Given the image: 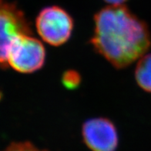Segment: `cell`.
Here are the masks:
<instances>
[{
	"label": "cell",
	"instance_id": "6da1fadb",
	"mask_svg": "<svg viewBox=\"0 0 151 151\" xmlns=\"http://www.w3.org/2000/svg\"><path fill=\"white\" fill-rule=\"evenodd\" d=\"M93 20L90 44L113 67H128L150 50L147 24L125 5H108L96 13Z\"/></svg>",
	"mask_w": 151,
	"mask_h": 151
},
{
	"label": "cell",
	"instance_id": "7a4b0ae2",
	"mask_svg": "<svg viewBox=\"0 0 151 151\" xmlns=\"http://www.w3.org/2000/svg\"><path fill=\"white\" fill-rule=\"evenodd\" d=\"M35 27L43 42L58 47L66 43L71 38L74 20L63 8L59 6H49L38 13Z\"/></svg>",
	"mask_w": 151,
	"mask_h": 151
},
{
	"label": "cell",
	"instance_id": "3957f363",
	"mask_svg": "<svg viewBox=\"0 0 151 151\" xmlns=\"http://www.w3.org/2000/svg\"><path fill=\"white\" fill-rule=\"evenodd\" d=\"M46 60V50L41 40L32 34H24L12 42L7 56L8 66L16 72L29 74L41 70Z\"/></svg>",
	"mask_w": 151,
	"mask_h": 151
},
{
	"label": "cell",
	"instance_id": "277c9868",
	"mask_svg": "<svg viewBox=\"0 0 151 151\" xmlns=\"http://www.w3.org/2000/svg\"><path fill=\"white\" fill-rule=\"evenodd\" d=\"M24 34H32L30 22L15 2L0 0V69L8 67L7 56L12 42Z\"/></svg>",
	"mask_w": 151,
	"mask_h": 151
},
{
	"label": "cell",
	"instance_id": "5b68a950",
	"mask_svg": "<svg viewBox=\"0 0 151 151\" xmlns=\"http://www.w3.org/2000/svg\"><path fill=\"white\" fill-rule=\"evenodd\" d=\"M82 136L85 144L92 151H115L118 147L117 129L107 118L87 119L82 127Z\"/></svg>",
	"mask_w": 151,
	"mask_h": 151
},
{
	"label": "cell",
	"instance_id": "8992f818",
	"mask_svg": "<svg viewBox=\"0 0 151 151\" xmlns=\"http://www.w3.org/2000/svg\"><path fill=\"white\" fill-rule=\"evenodd\" d=\"M134 76L137 85L151 93V53H146L138 60Z\"/></svg>",
	"mask_w": 151,
	"mask_h": 151
},
{
	"label": "cell",
	"instance_id": "52a82bcc",
	"mask_svg": "<svg viewBox=\"0 0 151 151\" xmlns=\"http://www.w3.org/2000/svg\"><path fill=\"white\" fill-rule=\"evenodd\" d=\"M80 80L81 78L79 73L73 70L65 72L62 78L63 84L68 89H75L77 87V86L80 85Z\"/></svg>",
	"mask_w": 151,
	"mask_h": 151
},
{
	"label": "cell",
	"instance_id": "ba28073f",
	"mask_svg": "<svg viewBox=\"0 0 151 151\" xmlns=\"http://www.w3.org/2000/svg\"><path fill=\"white\" fill-rule=\"evenodd\" d=\"M3 151H47L38 148L30 142H16L11 143Z\"/></svg>",
	"mask_w": 151,
	"mask_h": 151
},
{
	"label": "cell",
	"instance_id": "9c48e42d",
	"mask_svg": "<svg viewBox=\"0 0 151 151\" xmlns=\"http://www.w3.org/2000/svg\"><path fill=\"white\" fill-rule=\"evenodd\" d=\"M106 3L109 5H124L128 0H104Z\"/></svg>",
	"mask_w": 151,
	"mask_h": 151
}]
</instances>
